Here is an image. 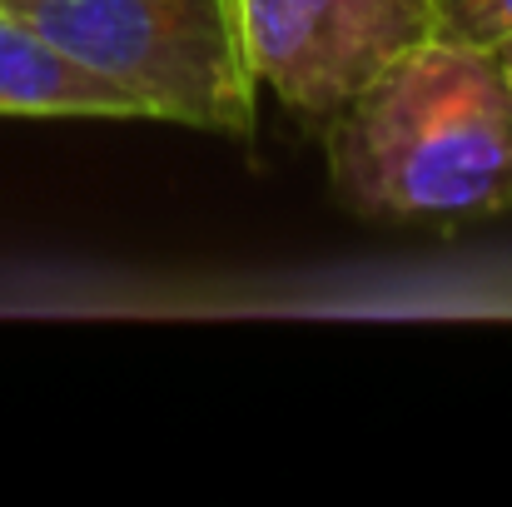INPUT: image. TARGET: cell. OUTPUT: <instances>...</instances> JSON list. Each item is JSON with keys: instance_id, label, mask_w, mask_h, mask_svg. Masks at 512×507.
Here are the masks:
<instances>
[{"instance_id": "6da1fadb", "label": "cell", "mask_w": 512, "mask_h": 507, "mask_svg": "<svg viewBox=\"0 0 512 507\" xmlns=\"http://www.w3.org/2000/svg\"><path fill=\"white\" fill-rule=\"evenodd\" d=\"M319 135L329 189L363 224L463 229L512 209V90L483 45L418 40Z\"/></svg>"}, {"instance_id": "7a4b0ae2", "label": "cell", "mask_w": 512, "mask_h": 507, "mask_svg": "<svg viewBox=\"0 0 512 507\" xmlns=\"http://www.w3.org/2000/svg\"><path fill=\"white\" fill-rule=\"evenodd\" d=\"M65 55L115 80L145 120L254 135L259 80L239 0H0Z\"/></svg>"}, {"instance_id": "3957f363", "label": "cell", "mask_w": 512, "mask_h": 507, "mask_svg": "<svg viewBox=\"0 0 512 507\" xmlns=\"http://www.w3.org/2000/svg\"><path fill=\"white\" fill-rule=\"evenodd\" d=\"M259 90L324 130L403 50L438 35L433 0H239Z\"/></svg>"}, {"instance_id": "277c9868", "label": "cell", "mask_w": 512, "mask_h": 507, "mask_svg": "<svg viewBox=\"0 0 512 507\" xmlns=\"http://www.w3.org/2000/svg\"><path fill=\"white\" fill-rule=\"evenodd\" d=\"M0 115L15 120H145L140 105L10 5H0Z\"/></svg>"}, {"instance_id": "5b68a950", "label": "cell", "mask_w": 512, "mask_h": 507, "mask_svg": "<svg viewBox=\"0 0 512 507\" xmlns=\"http://www.w3.org/2000/svg\"><path fill=\"white\" fill-rule=\"evenodd\" d=\"M438 35L498 50L512 35V0H433Z\"/></svg>"}, {"instance_id": "8992f818", "label": "cell", "mask_w": 512, "mask_h": 507, "mask_svg": "<svg viewBox=\"0 0 512 507\" xmlns=\"http://www.w3.org/2000/svg\"><path fill=\"white\" fill-rule=\"evenodd\" d=\"M493 55H498V65H503V80H508V90H512V35L503 40V45H498V50H493Z\"/></svg>"}]
</instances>
